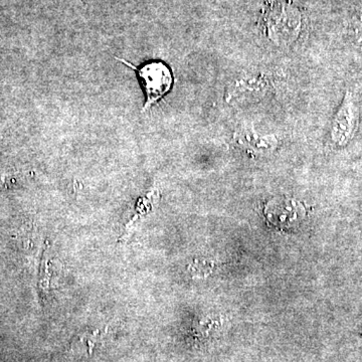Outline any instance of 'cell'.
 I'll list each match as a JSON object with an SVG mask.
<instances>
[{
	"instance_id": "cell-1",
	"label": "cell",
	"mask_w": 362,
	"mask_h": 362,
	"mask_svg": "<svg viewBox=\"0 0 362 362\" xmlns=\"http://www.w3.org/2000/svg\"><path fill=\"white\" fill-rule=\"evenodd\" d=\"M301 11L289 0H273L266 4L262 16V28L271 42L279 45L291 44L302 28Z\"/></svg>"
},
{
	"instance_id": "cell-2",
	"label": "cell",
	"mask_w": 362,
	"mask_h": 362,
	"mask_svg": "<svg viewBox=\"0 0 362 362\" xmlns=\"http://www.w3.org/2000/svg\"><path fill=\"white\" fill-rule=\"evenodd\" d=\"M125 65L131 66L137 71L138 77L141 82L143 90L146 96V102L143 107V112L150 108L162 99L171 90L173 84V73L170 69L162 62H150L140 68L120 59Z\"/></svg>"
},
{
	"instance_id": "cell-3",
	"label": "cell",
	"mask_w": 362,
	"mask_h": 362,
	"mask_svg": "<svg viewBox=\"0 0 362 362\" xmlns=\"http://www.w3.org/2000/svg\"><path fill=\"white\" fill-rule=\"evenodd\" d=\"M356 108L352 102L351 96L347 94L344 103L339 109L333 123L332 131H331L333 140L339 144H344L349 141L356 131Z\"/></svg>"
}]
</instances>
